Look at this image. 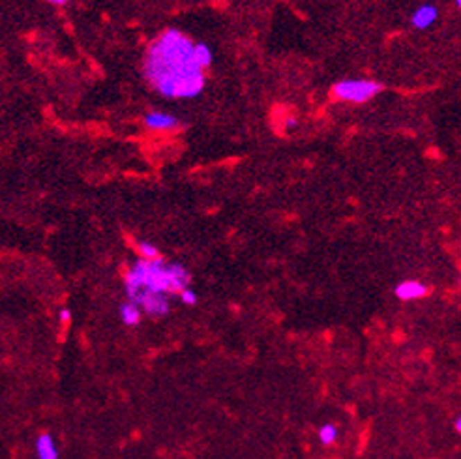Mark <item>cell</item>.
<instances>
[{"instance_id":"6","label":"cell","mask_w":461,"mask_h":459,"mask_svg":"<svg viewBox=\"0 0 461 459\" xmlns=\"http://www.w3.org/2000/svg\"><path fill=\"white\" fill-rule=\"evenodd\" d=\"M439 17V12H437V8L433 4H422V6H418L411 15V25L417 28V31H426V28H430L433 23Z\"/></svg>"},{"instance_id":"1","label":"cell","mask_w":461,"mask_h":459,"mask_svg":"<svg viewBox=\"0 0 461 459\" xmlns=\"http://www.w3.org/2000/svg\"><path fill=\"white\" fill-rule=\"evenodd\" d=\"M143 76L171 100H191L205 90V69L193 58V42L177 28L159 34L146 51Z\"/></svg>"},{"instance_id":"9","label":"cell","mask_w":461,"mask_h":459,"mask_svg":"<svg viewBox=\"0 0 461 459\" xmlns=\"http://www.w3.org/2000/svg\"><path fill=\"white\" fill-rule=\"evenodd\" d=\"M119 315H121V321L126 324V327H137L141 322V309L135 306L133 302L126 300V302L121 304L119 308Z\"/></svg>"},{"instance_id":"7","label":"cell","mask_w":461,"mask_h":459,"mask_svg":"<svg viewBox=\"0 0 461 459\" xmlns=\"http://www.w3.org/2000/svg\"><path fill=\"white\" fill-rule=\"evenodd\" d=\"M394 293H396L399 300L411 302V300H420L424 296H428L430 289L424 284H420V282H401Z\"/></svg>"},{"instance_id":"16","label":"cell","mask_w":461,"mask_h":459,"mask_svg":"<svg viewBox=\"0 0 461 459\" xmlns=\"http://www.w3.org/2000/svg\"><path fill=\"white\" fill-rule=\"evenodd\" d=\"M287 126H289V128H295V126H297V120H295V119H289V120H287Z\"/></svg>"},{"instance_id":"8","label":"cell","mask_w":461,"mask_h":459,"mask_svg":"<svg viewBox=\"0 0 461 459\" xmlns=\"http://www.w3.org/2000/svg\"><path fill=\"white\" fill-rule=\"evenodd\" d=\"M36 456L38 459H58V448L49 433H42L36 440Z\"/></svg>"},{"instance_id":"12","label":"cell","mask_w":461,"mask_h":459,"mask_svg":"<svg viewBox=\"0 0 461 459\" xmlns=\"http://www.w3.org/2000/svg\"><path fill=\"white\" fill-rule=\"evenodd\" d=\"M319 439H321L322 444H332L338 439V428H336L334 424H324L321 429H319Z\"/></svg>"},{"instance_id":"10","label":"cell","mask_w":461,"mask_h":459,"mask_svg":"<svg viewBox=\"0 0 461 459\" xmlns=\"http://www.w3.org/2000/svg\"><path fill=\"white\" fill-rule=\"evenodd\" d=\"M193 58H195L197 66L201 69L210 68V64L214 60V55H212V49L210 45L207 44H193Z\"/></svg>"},{"instance_id":"11","label":"cell","mask_w":461,"mask_h":459,"mask_svg":"<svg viewBox=\"0 0 461 459\" xmlns=\"http://www.w3.org/2000/svg\"><path fill=\"white\" fill-rule=\"evenodd\" d=\"M137 252L143 257V261H156V259L162 257L158 245H154L152 242H139L137 244Z\"/></svg>"},{"instance_id":"2","label":"cell","mask_w":461,"mask_h":459,"mask_svg":"<svg viewBox=\"0 0 461 459\" xmlns=\"http://www.w3.org/2000/svg\"><path fill=\"white\" fill-rule=\"evenodd\" d=\"M191 276L180 263H167L164 257L156 261H137L124 276L126 291L145 289L158 295L182 293L190 287Z\"/></svg>"},{"instance_id":"3","label":"cell","mask_w":461,"mask_h":459,"mask_svg":"<svg viewBox=\"0 0 461 459\" xmlns=\"http://www.w3.org/2000/svg\"><path fill=\"white\" fill-rule=\"evenodd\" d=\"M383 90V85L372 79H343L336 83L332 92L338 100L351 103H366Z\"/></svg>"},{"instance_id":"5","label":"cell","mask_w":461,"mask_h":459,"mask_svg":"<svg viewBox=\"0 0 461 459\" xmlns=\"http://www.w3.org/2000/svg\"><path fill=\"white\" fill-rule=\"evenodd\" d=\"M145 126L156 132H171L180 126V120L175 114L164 113V111H150L145 114Z\"/></svg>"},{"instance_id":"13","label":"cell","mask_w":461,"mask_h":459,"mask_svg":"<svg viewBox=\"0 0 461 459\" xmlns=\"http://www.w3.org/2000/svg\"><path fill=\"white\" fill-rule=\"evenodd\" d=\"M178 295H180V300H182V304H186V306H195L197 304L195 291L190 289V287H186V289H184L182 293H178Z\"/></svg>"},{"instance_id":"14","label":"cell","mask_w":461,"mask_h":459,"mask_svg":"<svg viewBox=\"0 0 461 459\" xmlns=\"http://www.w3.org/2000/svg\"><path fill=\"white\" fill-rule=\"evenodd\" d=\"M58 321L64 322V324H66V322H70L71 321V311H70V309H68V308L60 309V311H58Z\"/></svg>"},{"instance_id":"15","label":"cell","mask_w":461,"mask_h":459,"mask_svg":"<svg viewBox=\"0 0 461 459\" xmlns=\"http://www.w3.org/2000/svg\"><path fill=\"white\" fill-rule=\"evenodd\" d=\"M454 428H455V431H461V420H460V418H455Z\"/></svg>"},{"instance_id":"4","label":"cell","mask_w":461,"mask_h":459,"mask_svg":"<svg viewBox=\"0 0 461 459\" xmlns=\"http://www.w3.org/2000/svg\"><path fill=\"white\" fill-rule=\"evenodd\" d=\"M126 296L130 302H133L141 309V313L148 315L152 319H162L169 313L171 304L169 298L158 293H150L145 289H132L126 291Z\"/></svg>"}]
</instances>
